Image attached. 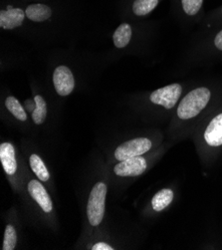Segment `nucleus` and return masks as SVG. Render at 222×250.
Returning a JSON list of instances; mask_svg holds the SVG:
<instances>
[{
	"label": "nucleus",
	"mask_w": 222,
	"mask_h": 250,
	"mask_svg": "<svg viewBox=\"0 0 222 250\" xmlns=\"http://www.w3.org/2000/svg\"><path fill=\"white\" fill-rule=\"evenodd\" d=\"M175 193L170 188H162L159 190L152 199V207L156 211H162L174 201Z\"/></svg>",
	"instance_id": "11"
},
{
	"label": "nucleus",
	"mask_w": 222,
	"mask_h": 250,
	"mask_svg": "<svg viewBox=\"0 0 222 250\" xmlns=\"http://www.w3.org/2000/svg\"><path fill=\"white\" fill-rule=\"evenodd\" d=\"M5 106L8 109V111L19 121H26L27 120V115L24 111L22 105L19 103L18 100L12 96L6 98L5 100Z\"/></svg>",
	"instance_id": "16"
},
{
	"label": "nucleus",
	"mask_w": 222,
	"mask_h": 250,
	"mask_svg": "<svg viewBox=\"0 0 222 250\" xmlns=\"http://www.w3.org/2000/svg\"><path fill=\"white\" fill-rule=\"evenodd\" d=\"M204 0H181L182 11L189 17L199 14Z\"/></svg>",
	"instance_id": "18"
},
{
	"label": "nucleus",
	"mask_w": 222,
	"mask_h": 250,
	"mask_svg": "<svg viewBox=\"0 0 222 250\" xmlns=\"http://www.w3.org/2000/svg\"><path fill=\"white\" fill-rule=\"evenodd\" d=\"M160 0H136L133 4V11L137 16L150 14L159 5Z\"/></svg>",
	"instance_id": "15"
},
{
	"label": "nucleus",
	"mask_w": 222,
	"mask_h": 250,
	"mask_svg": "<svg viewBox=\"0 0 222 250\" xmlns=\"http://www.w3.org/2000/svg\"><path fill=\"white\" fill-rule=\"evenodd\" d=\"M147 167V163L141 156L121 161L116 165L114 171L119 177H138L142 174Z\"/></svg>",
	"instance_id": "6"
},
{
	"label": "nucleus",
	"mask_w": 222,
	"mask_h": 250,
	"mask_svg": "<svg viewBox=\"0 0 222 250\" xmlns=\"http://www.w3.org/2000/svg\"><path fill=\"white\" fill-rule=\"evenodd\" d=\"M131 38H132V28H131V25L127 23L120 25L113 35L114 44L119 49L125 48L130 43Z\"/></svg>",
	"instance_id": "13"
},
{
	"label": "nucleus",
	"mask_w": 222,
	"mask_h": 250,
	"mask_svg": "<svg viewBox=\"0 0 222 250\" xmlns=\"http://www.w3.org/2000/svg\"><path fill=\"white\" fill-rule=\"evenodd\" d=\"M221 16H222V7H221Z\"/></svg>",
	"instance_id": "23"
},
{
	"label": "nucleus",
	"mask_w": 222,
	"mask_h": 250,
	"mask_svg": "<svg viewBox=\"0 0 222 250\" xmlns=\"http://www.w3.org/2000/svg\"><path fill=\"white\" fill-rule=\"evenodd\" d=\"M182 94V86L179 83H174L162 88L155 90L151 96V102L161 106L165 110H171L178 105Z\"/></svg>",
	"instance_id": "3"
},
{
	"label": "nucleus",
	"mask_w": 222,
	"mask_h": 250,
	"mask_svg": "<svg viewBox=\"0 0 222 250\" xmlns=\"http://www.w3.org/2000/svg\"><path fill=\"white\" fill-rule=\"evenodd\" d=\"M29 164L33 172L36 174V177L40 181L42 182L49 181V179H50V173H49L44 162L38 155L36 154L31 155L29 159Z\"/></svg>",
	"instance_id": "14"
},
{
	"label": "nucleus",
	"mask_w": 222,
	"mask_h": 250,
	"mask_svg": "<svg viewBox=\"0 0 222 250\" xmlns=\"http://www.w3.org/2000/svg\"><path fill=\"white\" fill-rule=\"evenodd\" d=\"M92 249L93 250H113L114 248L105 242H98L95 245H93Z\"/></svg>",
	"instance_id": "21"
},
{
	"label": "nucleus",
	"mask_w": 222,
	"mask_h": 250,
	"mask_svg": "<svg viewBox=\"0 0 222 250\" xmlns=\"http://www.w3.org/2000/svg\"><path fill=\"white\" fill-rule=\"evenodd\" d=\"M34 101L36 103V108L32 112V119L36 125H41L44 123L47 116V105L45 100L40 95L35 96Z\"/></svg>",
	"instance_id": "17"
},
{
	"label": "nucleus",
	"mask_w": 222,
	"mask_h": 250,
	"mask_svg": "<svg viewBox=\"0 0 222 250\" xmlns=\"http://www.w3.org/2000/svg\"><path fill=\"white\" fill-rule=\"evenodd\" d=\"M212 98L210 89L199 87L187 93L180 102L177 116L181 121H190L202 113L209 105Z\"/></svg>",
	"instance_id": "1"
},
{
	"label": "nucleus",
	"mask_w": 222,
	"mask_h": 250,
	"mask_svg": "<svg viewBox=\"0 0 222 250\" xmlns=\"http://www.w3.org/2000/svg\"><path fill=\"white\" fill-rule=\"evenodd\" d=\"M0 161L4 171L8 176H13L17 170V162L14 146L10 143H3L0 146Z\"/></svg>",
	"instance_id": "10"
},
{
	"label": "nucleus",
	"mask_w": 222,
	"mask_h": 250,
	"mask_svg": "<svg viewBox=\"0 0 222 250\" xmlns=\"http://www.w3.org/2000/svg\"><path fill=\"white\" fill-rule=\"evenodd\" d=\"M26 17L34 22H43L49 19L52 15V9L45 4H32L26 10Z\"/></svg>",
	"instance_id": "12"
},
{
	"label": "nucleus",
	"mask_w": 222,
	"mask_h": 250,
	"mask_svg": "<svg viewBox=\"0 0 222 250\" xmlns=\"http://www.w3.org/2000/svg\"><path fill=\"white\" fill-rule=\"evenodd\" d=\"M17 242V234L15 231V229L11 226V224H8L5 228L4 231V240H3V250H13L16 246Z\"/></svg>",
	"instance_id": "19"
},
{
	"label": "nucleus",
	"mask_w": 222,
	"mask_h": 250,
	"mask_svg": "<svg viewBox=\"0 0 222 250\" xmlns=\"http://www.w3.org/2000/svg\"><path fill=\"white\" fill-rule=\"evenodd\" d=\"M28 192L34 201L40 206L44 212L49 213L52 211L53 204L50 195L48 194L45 188L36 180H32L28 184Z\"/></svg>",
	"instance_id": "8"
},
{
	"label": "nucleus",
	"mask_w": 222,
	"mask_h": 250,
	"mask_svg": "<svg viewBox=\"0 0 222 250\" xmlns=\"http://www.w3.org/2000/svg\"><path fill=\"white\" fill-rule=\"evenodd\" d=\"M53 83L56 92L62 97L70 95L75 88L73 73L66 66H58L53 73Z\"/></svg>",
	"instance_id": "5"
},
{
	"label": "nucleus",
	"mask_w": 222,
	"mask_h": 250,
	"mask_svg": "<svg viewBox=\"0 0 222 250\" xmlns=\"http://www.w3.org/2000/svg\"><path fill=\"white\" fill-rule=\"evenodd\" d=\"M26 13L20 8H10L0 11V27L10 30L19 27L22 24Z\"/></svg>",
	"instance_id": "9"
},
{
	"label": "nucleus",
	"mask_w": 222,
	"mask_h": 250,
	"mask_svg": "<svg viewBox=\"0 0 222 250\" xmlns=\"http://www.w3.org/2000/svg\"><path fill=\"white\" fill-rule=\"evenodd\" d=\"M203 140L210 147L222 146V112L209 121L203 132Z\"/></svg>",
	"instance_id": "7"
},
{
	"label": "nucleus",
	"mask_w": 222,
	"mask_h": 250,
	"mask_svg": "<svg viewBox=\"0 0 222 250\" xmlns=\"http://www.w3.org/2000/svg\"><path fill=\"white\" fill-rule=\"evenodd\" d=\"M213 44L216 49H218L219 51H222V29L215 35Z\"/></svg>",
	"instance_id": "20"
},
{
	"label": "nucleus",
	"mask_w": 222,
	"mask_h": 250,
	"mask_svg": "<svg viewBox=\"0 0 222 250\" xmlns=\"http://www.w3.org/2000/svg\"><path fill=\"white\" fill-rule=\"evenodd\" d=\"M152 141L147 138H137L120 145L115 151L118 161H125L131 158L140 157L152 148Z\"/></svg>",
	"instance_id": "4"
},
{
	"label": "nucleus",
	"mask_w": 222,
	"mask_h": 250,
	"mask_svg": "<svg viewBox=\"0 0 222 250\" xmlns=\"http://www.w3.org/2000/svg\"><path fill=\"white\" fill-rule=\"evenodd\" d=\"M25 107H26V109L28 111L33 112L35 110V108H36V103H35V101H31V100H26V101H25Z\"/></svg>",
	"instance_id": "22"
},
{
	"label": "nucleus",
	"mask_w": 222,
	"mask_h": 250,
	"mask_svg": "<svg viewBox=\"0 0 222 250\" xmlns=\"http://www.w3.org/2000/svg\"><path fill=\"white\" fill-rule=\"evenodd\" d=\"M106 195L107 186L104 183H97L91 190L87 206V214L89 222L93 227H98L103 220Z\"/></svg>",
	"instance_id": "2"
}]
</instances>
